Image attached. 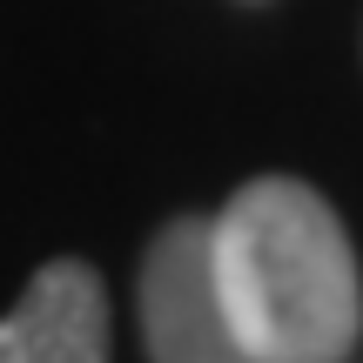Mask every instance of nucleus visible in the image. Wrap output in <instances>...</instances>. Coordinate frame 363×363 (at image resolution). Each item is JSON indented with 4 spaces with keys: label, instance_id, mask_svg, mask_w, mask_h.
I'll return each instance as SVG.
<instances>
[{
    "label": "nucleus",
    "instance_id": "1",
    "mask_svg": "<svg viewBox=\"0 0 363 363\" xmlns=\"http://www.w3.org/2000/svg\"><path fill=\"white\" fill-rule=\"evenodd\" d=\"M216 283L249 363H343L363 337V269L323 189L256 175L208 216Z\"/></svg>",
    "mask_w": 363,
    "mask_h": 363
},
{
    "label": "nucleus",
    "instance_id": "2",
    "mask_svg": "<svg viewBox=\"0 0 363 363\" xmlns=\"http://www.w3.org/2000/svg\"><path fill=\"white\" fill-rule=\"evenodd\" d=\"M135 310H142L148 363H249L222 310L208 216H175L155 229L135 276Z\"/></svg>",
    "mask_w": 363,
    "mask_h": 363
},
{
    "label": "nucleus",
    "instance_id": "3",
    "mask_svg": "<svg viewBox=\"0 0 363 363\" xmlns=\"http://www.w3.org/2000/svg\"><path fill=\"white\" fill-rule=\"evenodd\" d=\"M0 363H108V289L81 256L34 269L0 316Z\"/></svg>",
    "mask_w": 363,
    "mask_h": 363
}]
</instances>
